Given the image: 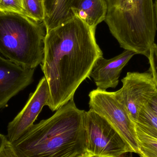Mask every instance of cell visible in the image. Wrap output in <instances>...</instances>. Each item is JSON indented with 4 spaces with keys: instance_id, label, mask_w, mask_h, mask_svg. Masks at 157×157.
I'll return each mask as SVG.
<instances>
[{
    "instance_id": "cell-1",
    "label": "cell",
    "mask_w": 157,
    "mask_h": 157,
    "mask_svg": "<svg viewBox=\"0 0 157 157\" xmlns=\"http://www.w3.org/2000/svg\"><path fill=\"white\" fill-rule=\"evenodd\" d=\"M96 29L75 16L46 33L44 58L40 64L48 84V107L57 110L71 100L102 52L95 38Z\"/></svg>"
},
{
    "instance_id": "cell-2",
    "label": "cell",
    "mask_w": 157,
    "mask_h": 157,
    "mask_svg": "<svg viewBox=\"0 0 157 157\" xmlns=\"http://www.w3.org/2000/svg\"><path fill=\"white\" fill-rule=\"evenodd\" d=\"M85 111L74 99L12 143L18 157H78L86 151Z\"/></svg>"
},
{
    "instance_id": "cell-3",
    "label": "cell",
    "mask_w": 157,
    "mask_h": 157,
    "mask_svg": "<svg viewBox=\"0 0 157 157\" xmlns=\"http://www.w3.org/2000/svg\"><path fill=\"white\" fill-rule=\"evenodd\" d=\"M106 24L121 48L147 57L157 29L153 0H105Z\"/></svg>"
},
{
    "instance_id": "cell-4",
    "label": "cell",
    "mask_w": 157,
    "mask_h": 157,
    "mask_svg": "<svg viewBox=\"0 0 157 157\" xmlns=\"http://www.w3.org/2000/svg\"><path fill=\"white\" fill-rule=\"evenodd\" d=\"M46 30L25 15L0 10V54L26 69H36L44 58Z\"/></svg>"
},
{
    "instance_id": "cell-5",
    "label": "cell",
    "mask_w": 157,
    "mask_h": 157,
    "mask_svg": "<svg viewBox=\"0 0 157 157\" xmlns=\"http://www.w3.org/2000/svg\"><path fill=\"white\" fill-rule=\"evenodd\" d=\"M89 97L90 110L104 118L125 141L132 152L138 155L140 144L136 125L115 92L97 89L90 92Z\"/></svg>"
},
{
    "instance_id": "cell-6",
    "label": "cell",
    "mask_w": 157,
    "mask_h": 157,
    "mask_svg": "<svg viewBox=\"0 0 157 157\" xmlns=\"http://www.w3.org/2000/svg\"><path fill=\"white\" fill-rule=\"evenodd\" d=\"M87 152L95 157H122L132 153L129 146L110 124L90 110L85 112Z\"/></svg>"
},
{
    "instance_id": "cell-7",
    "label": "cell",
    "mask_w": 157,
    "mask_h": 157,
    "mask_svg": "<svg viewBox=\"0 0 157 157\" xmlns=\"http://www.w3.org/2000/svg\"><path fill=\"white\" fill-rule=\"evenodd\" d=\"M121 81V88L114 92L135 123L141 109L157 98V87L148 71L128 72Z\"/></svg>"
},
{
    "instance_id": "cell-8",
    "label": "cell",
    "mask_w": 157,
    "mask_h": 157,
    "mask_svg": "<svg viewBox=\"0 0 157 157\" xmlns=\"http://www.w3.org/2000/svg\"><path fill=\"white\" fill-rule=\"evenodd\" d=\"M50 98L49 87L45 77L40 80L36 90L31 93L21 111L7 125V140L11 143L20 138L34 124Z\"/></svg>"
},
{
    "instance_id": "cell-9",
    "label": "cell",
    "mask_w": 157,
    "mask_h": 157,
    "mask_svg": "<svg viewBox=\"0 0 157 157\" xmlns=\"http://www.w3.org/2000/svg\"><path fill=\"white\" fill-rule=\"evenodd\" d=\"M35 69H26L0 55V109L33 81Z\"/></svg>"
},
{
    "instance_id": "cell-10",
    "label": "cell",
    "mask_w": 157,
    "mask_h": 157,
    "mask_svg": "<svg viewBox=\"0 0 157 157\" xmlns=\"http://www.w3.org/2000/svg\"><path fill=\"white\" fill-rule=\"evenodd\" d=\"M135 55L132 52L124 50L109 59H104L102 56L98 58L89 75L93 78L97 89L106 90L109 88L116 87L122 71Z\"/></svg>"
},
{
    "instance_id": "cell-11",
    "label": "cell",
    "mask_w": 157,
    "mask_h": 157,
    "mask_svg": "<svg viewBox=\"0 0 157 157\" xmlns=\"http://www.w3.org/2000/svg\"><path fill=\"white\" fill-rule=\"evenodd\" d=\"M79 0H44L46 32L66 23L75 16L73 10Z\"/></svg>"
},
{
    "instance_id": "cell-12",
    "label": "cell",
    "mask_w": 157,
    "mask_h": 157,
    "mask_svg": "<svg viewBox=\"0 0 157 157\" xmlns=\"http://www.w3.org/2000/svg\"><path fill=\"white\" fill-rule=\"evenodd\" d=\"M107 5L105 0H79L73 10L76 16L90 27L96 29L106 19Z\"/></svg>"
},
{
    "instance_id": "cell-13",
    "label": "cell",
    "mask_w": 157,
    "mask_h": 157,
    "mask_svg": "<svg viewBox=\"0 0 157 157\" xmlns=\"http://www.w3.org/2000/svg\"><path fill=\"white\" fill-rule=\"evenodd\" d=\"M135 124L143 132L157 139V113L151 103L141 109Z\"/></svg>"
},
{
    "instance_id": "cell-14",
    "label": "cell",
    "mask_w": 157,
    "mask_h": 157,
    "mask_svg": "<svg viewBox=\"0 0 157 157\" xmlns=\"http://www.w3.org/2000/svg\"><path fill=\"white\" fill-rule=\"evenodd\" d=\"M136 134L140 144L141 157H157V139L143 132L136 125Z\"/></svg>"
},
{
    "instance_id": "cell-15",
    "label": "cell",
    "mask_w": 157,
    "mask_h": 157,
    "mask_svg": "<svg viewBox=\"0 0 157 157\" xmlns=\"http://www.w3.org/2000/svg\"><path fill=\"white\" fill-rule=\"evenodd\" d=\"M24 13L39 23H43L45 18L44 0H23Z\"/></svg>"
},
{
    "instance_id": "cell-16",
    "label": "cell",
    "mask_w": 157,
    "mask_h": 157,
    "mask_svg": "<svg viewBox=\"0 0 157 157\" xmlns=\"http://www.w3.org/2000/svg\"><path fill=\"white\" fill-rule=\"evenodd\" d=\"M0 10L11 11L25 15L23 0H0Z\"/></svg>"
},
{
    "instance_id": "cell-17",
    "label": "cell",
    "mask_w": 157,
    "mask_h": 157,
    "mask_svg": "<svg viewBox=\"0 0 157 157\" xmlns=\"http://www.w3.org/2000/svg\"><path fill=\"white\" fill-rule=\"evenodd\" d=\"M149 68L148 71L152 75L157 88V44L154 43L147 56Z\"/></svg>"
},
{
    "instance_id": "cell-18",
    "label": "cell",
    "mask_w": 157,
    "mask_h": 157,
    "mask_svg": "<svg viewBox=\"0 0 157 157\" xmlns=\"http://www.w3.org/2000/svg\"><path fill=\"white\" fill-rule=\"evenodd\" d=\"M0 157H18L13 144L7 139L0 150Z\"/></svg>"
},
{
    "instance_id": "cell-19",
    "label": "cell",
    "mask_w": 157,
    "mask_h": 157,
    "mask_svg": "<svg viewBox=\"0 0 157 157\" xmlns=\"http://www.w3.org/2000/svg\"><path fill=\"white\" fill-rule=\"evenodd\" d=\"M7 138L3 135L0 134V150L2 149Z\"/></svg>"
},
{
    "instance_id": "cell-20",
    "label": "cell",
    "mask_w": 157,
    "mask_h": 157,
    "mask_svg": "<svg viewBox=\"0 0 157 157\" xmlns=\"http://www.w3.org/2000/svg\"><path fill=\"white\" fill-rule=\"evenodd\" d=\"M92 155L91 154H90L89 153H88V152H86L85 154H82L81 155L79 156L78 157H92Z\"/></svg>"
},
{
    "instance_id": "cell-21",
    "label": "cell",
    "mask_w": 157,
    "mask_h": 157,
    "mask_svg": "<svg viewBox=\"0 0 157 157\" xmlns=\"http://www.w3.org/2000/svg\"><path fill=\"white\" fill-rule=\"evenodd\" d=\"M154 5H155V15L156 19L157 22V0H155L154 3Z\"/></svg>"
},
{
    "instance_id": "cell-22",
    "label": "cell",
    "mask_w": 157,
    "mask_h": 157,
    "mask_svg": "<svg viewBox=\"0 0 157 157\" xmlns=\"http://www.w3.org/2000/svg\"><path fill=\"white\" fill-rule=\"evenodd\" d=\"M127 154H128V153H127ZM124 155V156L122 157H132V156H131V155L130 156H126V155Z\"/></svg>"
}]
</instances>
